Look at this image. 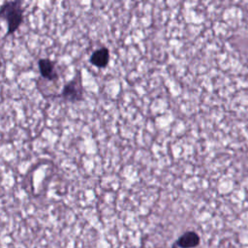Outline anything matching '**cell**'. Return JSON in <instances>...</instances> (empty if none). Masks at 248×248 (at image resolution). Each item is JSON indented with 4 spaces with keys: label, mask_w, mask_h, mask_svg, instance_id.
<instances>
[{
    "label": "cell",
    "mask_w": 248,
    "mask_h": 248,
    "mask_svg": "<svg viewBox=\"0 0 248 248\" xmlns=\"http://www.w3.org/2000/svg\"><path fill=\"white\" fill-rule=\"evenodd\" d=\"M62 97L70 102L80 101L83 98V87L79 71L73 79L64 85L62 90Z\"/></svg>",
    "instance_id": "cell-2"
},
{
    "label": "cell",
    "mask_w": 248,
    "mask_h": 248,
    "mask_svg": "<svg viewBox=\"0 0 248 248\" xmlns=\"http://www.w3.org/2000/svg\"><path fill=\"white\" fill-rule=\"evenodd\" d=\"M109 61V51L107 47H101L96 49L90 56V62L92 65L98 68H105Z\"/></svg>",
    "instance_id": "cell-4"
},
{
    "label": "cell",
    "mask_w": 248,
    "mask_h": 248,
    "mask_svg": "<svg viewBox=\"0 0 248 248\" xmlns=\"http://www.w3.org/2000/svg\"><path fill=\"white\" fill-rule=\"evenodd\" d=\"M0 16L8 23L7 35L13 34L20 26L23 19V10L20 1L5 2L0 11Z\"/></svg>",
    "instance_id": "cell-1"
},
{
    "label": "cell",
    "mask_w": 248,
    "mask_h": 248,
    "mask_svg": "<svg viewBox=\"0 0 248 248\" xmlns=\"http://www.w3.org/2000/svg\"><path fill=\"white\" fill-rule=\"evenodd\" d=\"M40 73L42 77L47 80L54 81L58 79V73L55 67V63L47 58H42L38 62Z\"/></svg>",
    "instance_id": "cell-3"
},
{
    "label": "cell",
    "mask_w": 248,
    "mask_h": 248,
    "mask_svg": "<svg viewBox=\"0 0 248 248\" xmlns=\"http://www.w3.org/2000/svg\"><path fill=\"white\" fill-rule=\"evenodd\" d=\"M200 236L197 232L189 231L179 237L176 244L180 248H194L200 244Z\"/></svg>",
    "instance_id": "cell-5"
}]
</instances>
